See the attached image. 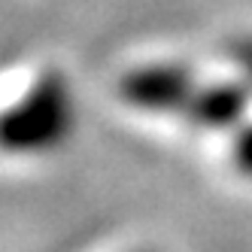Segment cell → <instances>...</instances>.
Wrapping results in <instances>:
<instances>
[{"mask_svg":"<svg viewBox=\"0 0 252 252\" xmlns=\"http://www.w3.org/2000/svg\"><path fill=\"white\" fill-rule=\"evenodd\" d=\"M70 103L58 82H46L33 92L19 110L0 119V143L9 149L49 146L67 128Z\"/></svg>","mask_w":252,"mask_h":252,"instance_id":"obj_1","label":"cell"},{"mask_svg":"<svg viewBox=\"0 0 252 252\" xmlns=\"http://www.w3.org/2000/svg\"><path fill=\"white\" fill-rule=\"evenodd\" d=\"M122 94L140 106H170L183 94V82L173 70H140L125 76Z\"/></svg>","mask_w":252,"mask_h":252,"instance_id":"obj_2","label":"cell"}]
</instances>
